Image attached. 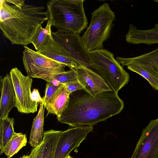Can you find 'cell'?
<instances>
[{"mask_svg": "<svg viewBox=\"0 0 158 158\" xmlns=\"http://www.w3.org/2000/svg\"><path fill=\"white\" fill-rule=\"evenodd\" d=\"M93 126L73 127L62 131L56 147L54 158H65L74 149L78 148L93 131Z\"/></svg>", "mask_w": 158, "mask_h": 158, "instance_id": "10", "label": "cell"}, {"mask_svg": "<svg viewBox=\"0 0 158 158\" xmlns=\"http://www.w3.org/2000/svg\"><path fill=\"white\" fill-rule=\"evenodd\" d=\"M92 70L100 75L110 89L117 93L128 83L129 74L113 53L102 49L88 52Z\"/></svg>", "mask_w": 158, "mask_h": 158, "instance_id": "4", "label": "cell"}, {"mask_svg": "<svg viewBox=\"0 0 158 158\" xmlns=\"http://www.w3.org/2000/svg\"><path fill=\"white\" fill-rule=\"evenodd\" d=\"M124 107L123 101L112 90L93 96L84 89H79L70 94L67 107L57 118L73 127L93 126L119 113Z\"/></svg>", "mask_w": 158, "mask_h": 158, "instance_id": "1", "label": "cell"}, {"mask_svg": "<svg viewBox=\"0 0 158 158\" xmlns=\"http://www.w3.org/2000/svg\"><path fill=\"white\" fill-rule=\"evenodd\" d=\"M31 98L33 101L39 103L43 102V99L41 97L38 90L37 89H35L33 90L31 94Z\"/></svg>", "mask_w": 158, "mask_h": 158, "instance_id": "27", "label": "cell"}, {"mask_svg": "<svg viewBox=\"0 0 158 158\" xmlns=\"http://www.w3.org/2000/svg\"><path fill=\"white\" fill-rule=\"evenodd\" d=\"M14 119L7 116L0 118V155L4 153L5 147L15 132L14 130Z\"/></svg>", "mask_w": 158, "mask_h": 158, "instance_id": "19", "label": "cell"}, {"mask_svg": "<svg viewBox=\"0 0 158 158\" xmlns=\"http://www.w3.org/2000/svg\"><path fill=\"white\" fill-rule=\"evenodd\" d=\"M62 132L52 129L44 132V147L41 158H54L57 142Z\"/></svg>", "mask_w": 158, "mask_h": 158, "instance_id": "17", "label": "cell"}, {"mask_svg": "<svg viewBox=\"0 0 158 158\" xmlns=\"http://www.w3.org/2000/svg\"><path fill=\"white\" fill-rule=\"evenodd\" d=\"M43 102L40 103V108L36 116L34 118L28 143L33 148L40 144L43 138L44 110Z\"/></svg>", "mask_w": 158, "mask_h": 158, "instance_id": "16", "label": "cell"}, {"mask_svg": "<svg viewBox=\"0 0 158 158\" xmlns=\"http://www.w3.org/2000/svg\"><path fill=\"white\" fill-rule=\"evenodd\" d=\"M19 158H29V155H23Z\"/></svg>", "mask_w": 158, "mask_h": 158, "instance_id": "29", "label": "cell"}, {"mask_svg": "<svg viewBox=\"0 0 158 158\" xmlns=\"http://www.w3.org/2000/svg\"><path fill=\"white\" fill-rule=\"evenodd\" d=\"M45 28L41 26L34 35L31 42L36 51L40 47L46 36L51 33V26H52L51 21L48 19Z\"/></svg>", "mask_w": 158, "mask_h": 158, "instance_id": "23", "label": "cell"}, {"mask_svg": "<svg viewBox=\"0 0 158 158\" xmlns=\"http://www.w3.org/2000/svg\"><path fill=\"white\" fill-rule=\"evenodd\" d=\"M131 158H158V118L143 130Z\"/></svg>", "mask_w": 158, "mask_h": 158, "instance_id": "9", "label": "cell"}, {"mask_svg": "<svg viewBox=\"0 0 158 158\" xmlns=\"http://www.w3.org/2000/svg\"><path fill=\"white\" fill-rule=\"evenodd\" d=\"M43 6L24 4L21 8L0 1V28L13 44L26 46L42 24L48 19Z\"/></svg>", "mask_w": 158, "mask_h": 158, "instance_id": "2", "label": "cell"}, {"mask_svg": "<svg viewBox=\"0 0 158 158\" xmlns=\"http://www.w3.org/2000/svg\"><path fill=\"white\" fill-rule=\"evenodd\" d=\"M27 143V138L25 134L15 132L5 147L4 153L7 158H11L25 146Z\"/></svg>", "mask_w": 158, "mask_h": 158, "instance_id": "20", "label": "cell"}, {"mask_svg": "<svg viewBox=\"0 0 158 158\" xmlns=\"http://www.w3.org/2000/svg\"><path fill=\"white\" fill-rule=\"evenodd\" d=\"M115 17V13L107 2L92 13L90 24L81 37L83 46L88 52L103 48L104 42L110 37Z\"/></svg>", "mask_w": 158, "mask_h": 158, "instance_id": "5", "label": "cell"}, {"mask_svg": "<svg viewBox=\"0 0 158 158\" xmlns=\"http://www.w3.org/2000/svg\"><path fill=\"white\" fill-rule=\"evenodd\" d=\"M44 147L42 141V143L38 146L32 148L29 155V158H41Z\"/></svg>", "mask_w": 158, "mask_h": 158, "instance_id": "26", "label": "cell"}, {"mask_svg": "<svg viewBox=\"0 0 158 158\" xmlns=\"http://www.w3.org/2000/svg\"><path fill=\"white\" fill-rule=\"evenodd\" d=\"M63 84L70 93L78 90L84 89L83 87L78 80L71 81Z\"/></svg>", "mask_w": 158, "mask_h": 158, "instance_id": "25", "label": "cell"}, {"mask_svg": "<svg viewBox=\"0 0 158 158\" xmlns=\"http://www.w3.org/2000/svg\"><path fill=\"white\" fill-rule=\"evenodd\" d=\"M52 34L54 39L79 65L92 70L88 52L84 47L79 34L59 30L54 32L52 31Z\"/></svg>", "mask_w": 158, "mask_h": 158, "instance_id": "8", "label": "cell"}, {"mask_svg": "<svg viewBox=\"0 0 158 158\" xmlns=\"http://www.w3.org/2000/svg\"><path fill=\"white\" fill-rule=\"evenodd\" d=\"M10 75L15 94V107L18 111L26 114L36 112L39 103L31 98L32 78L24 76L17 68L12 69Z\"/></svg>", "mask_w": 158, "mask_h": 158, "instance_id": "7", "label": "cell"}, {"mask_svg": "<svg viewBox=\"0 0 158 158\" xmlns=\"http://www.w3.org/2000/svg\"><path fill=\"white\" fill-rule=\"evenodd\" d=\"M65 158H73L69 155L67 156Z\"/></svg>", "mask_w": 158, "mask_h": 158, "instance_id": "30", "label": "cell"}, {"mask_svg": "<svg viewBox=\"0 0 158 158\" xmlns=\"http://www.w3.org/2000/svg\"><path fill=\"white\" fill-rule=\"evenodd\" d=\"M153 1L156 2L158 3V0H153Z\"/></svg>", "mask_w": 158, "mask_h": 158, "instance_id": "31", "label": "cell"}, {"mask_svg": "<svg viewBox=\"0 0 158 158\" xmlns=\"http://www.w3.org/2000/svg\"><path fill=\"white\" fill-rule=\"evenodd\" d=\"M36 78L41 79L46 81L49 79H54L59 81L60 84L77 80L76 72L73 69L59 73L41 75Z\"/></svg>", "mask_w": 158, "mask_h": 158, "instance_id": "22", "label": "cell"}, {"mask_svg": "<svg viewBox=\"0 0 158 158\" xmlns=\"http://www.w3.org/2000/svg\"><path fill=\"white\" fill-rule=\"evenodd\" d=\"M83 0H52L47 3L49 19L58 30L80 34L88 21Z\"/></svg>", "mask_w": 158, "mask_h": 158, "instance_id": "3", "label": "cell"}, {"mask_svg": "<svg viewBox=\"0 0 158 158\" xmlns=\"http://www.w3.org/2000/svg\"><path fill=\"white\" fill-rule=\"evenodd\" d=\"M126 66L128 69L139 74L145 79L153 89L158 90V73L138 65H128Z\"/></svg>", "mask_w": 158, "mask_h": 158, "instance_id": "21", "label": "cell"}, {"mask_svg": "<svg viewBox=\"0 0 158 158\" xmlns=\"http://www.w3.org/2000/svg\"><path fill=\"white\" fill-rule=\"evenodd\" d=\"M59 86H55L51 83L47 82L45 90V94L43 98L44 108L49 114H54L52 108V99L53 95L58 88Z\"/></svg>", "mask_w": 158, "mask_h": 158, "instance_id": "24", "label": "cell"}, {"mask_svg": "<svg viewBox=\"0 0 158 158\" xmlns=\"http://www.w3.org/2000/svg\"><path fill=\"white\" fill-rule=\"evenodd\" d=\"M23 60L27 76L36 78L41 75L59 73L65 71L66 66L24 46Z\"/></svg>", "mask_w": 158, "mask_h": 158, "instance_id": "6", "label": "cell"}, {"mask_svg": "<svg viewBox=\"0 0 158 158\" xmlns=\"http://www.w3.org/2000/svg\"><path fill=\"white\" fill-rule=\"evenodd\" d=\"M0 90V118H3L8 116L11 109L15 107V94L10 74L1 78Z\"/></svg>", "mask_w": 158, "mask_h": 158, "instance_id": "13", "label": "cell"}, {"mask_svg": "<svg viewBox=\"0 0 158 158\" xmlns=\"http://www.w3.org/2000/svg\"><path fill=\"white\" fill-rule=\"evenodd\" d=\"M70 93L61 84L53 96L52 108L54 114L59 117L65 109Z\"/></svg>", "mask_w": 158, "mask_h": 158, "instance_id": "18", "label": "cell"}, {"mask_svg": "<svg viewBox=\"0 0 158 158\" xmlns=\"http://www.w3.org/2000/svg\"><path fill=\"white\" fill-rule=\"evenodd\" d=\"M75 70L78 81L84 89L92 96L111 90L102 77L91 69L79 65Z\"/></svg>", "mask_w": 158, "mask_h": 158, "instance_id": "12", "label": "cell"}, {"mask_svg": "<svg viewBox=\"0 0 158 158\" xmlns=\"http://www.w3.org/2000/svg\"><path fill=\"white\" fill-rule=\"evenodd\" d=\"M126 40L128 43L135 44H158V23L153 28L148 30L138 29L136 26L130 24Z\"/></svg>", "mask_w": 158, "mask_h": 158, "instance_id": "14", "label": "cell"}, {"mask_svg": "<svg viewBox=\"0 0 158 158\" xmlns=\"http://www.w3.org/2000/svg\"><path fill=\"white\" fill-rule=\"evenodd\" d=\"M8 3L15 5L21 8L23 5L25 4L24 0H6Z\"/></svg>", "mask_w": 158, "mask_h": 158, "instance_id": "28", "label": "cell"}, {"mask_svg": "<svg viewBox=\"0 0 158 158\" xmlns=\"http://www.w3.org/2000/svg\"><path fill=\"white\" fill-rule=\"evenodd\" d=\"M37 51L49 58L65 64L71 69L75 70L79 65L54 39L52 32L46 36L40 47Z\"/></svg>", "mask_w": 158, "mask_h": 158, "instance_id": "11", "label": "cell"}, {"mask_svg": "<svg viewBox=\"0 0 158 158\" xmlns=\"http://www.w3.org/2000/svg\"><path fill=\"white\" fill-rule=\"evenodd\" d=\"M116 59L122 66L138 65L158 73V47L151 52L138 56L131 58L117 56Z\"/></svg>", "mask_w": 158, "mask_h": 158, "instance_id": "15", "label": "cell"}]
</instances>
